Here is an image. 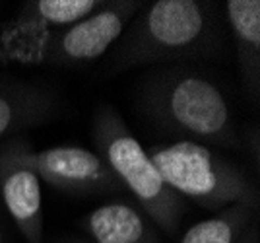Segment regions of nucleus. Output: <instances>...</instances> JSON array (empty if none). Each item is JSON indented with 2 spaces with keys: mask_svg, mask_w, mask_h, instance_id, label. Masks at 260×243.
<instances>
[{
  "mask_svg": "<svg viewBox=\"0 0 260 243\" xmlns=\"http://www.w3.org/2000/svg\"><path fill=\"white\" fill-rule=\"evenodd\" d=\"M91 136L98 156L113 175L136 197L140 210L165 232H175L183 216V197L169 187L146 148L130 133L111 105H101L91 123Z\"/></svg>",
  "mask_w": 260,
  "mask_h": 243,
  "instance_id": "nucleus-3",
  "label": "nucleus"
},
{
  "mask_svg": "<svg viewBox=\"0 0 260 243\" xmlns=\"http://www.w3.org/2000/svg\"><path fill=\"white\" fill-rule=\"evenodd\" d=\"M0 195L8 214L27 243H41V179L33 166L31 146L23 138L10 140L0 148Z\"/></svg>",
  "mask_w": 260,
  "mask_h": 243,
  "instance_id": "nucleus-6",
  "label": "nucleus"
},
{
  "mask_svg": "<svg viewBox=\"0 0 260 243\" xmlns=\"http://www.w3.org/2000/svg\"><path fill=\"white\" fill-rule=\"evenodd\" d=\"M225 14L237 49L241 76L249 88H256L260 74V2L228 0Z\"/></svg>",
  "mask_w": 260,
  "mask_h": 243,
  "instance_id": "nucleus-10",
  "label": "nucleus"
},
{
  "mask_svg": "<svg viewBox=\"0 0 260 243\" xmlns=\"http://www.w3.org/2000/svg\"><path fill=\"white\" fill-rule=\"evenodd\" d=\"M33 166L41 181L76 195L120 191L122 185L95 152L80 146H54L33 152Z\"/></svg>",
  "mask_w": 260,
  "mask_h": 243,
  "instance_id": "nucleus-7",
  "label": "nucleus"
},
{
  "mask_svg": "<svg viewBox=\"0 0 260 243\" xmlns=\"http://www.w3.org/2000/svg\"><path fill=\"white\" fill-rule=\"evenodd\" d=\"M254 204H233L217 216L194 224L183 235L181 243H237L239 235L250 222Z\"/></svg>",
  "mask_w": 260,
  "mask_h": 243,
  "instance_id": "nucleus-12",
  "label": "nucleus"
},
{
  "mask_svg": "<svg viewBox=\"0 0 260 243\" xmlns=\"http://www.w3.org/2000/svg\"><path fill=\"white\" fill-rule=\"evenodd\" d=\"M0 243H4V239H2V232H0Z\"/></svg>",
  "mask_w": 260,
  "mask_h": 243,
  "instance_id": "nucleus-13",
  "label": "nucleus"
},
{
  "mask_svg": "<svg viewBox=\"0 0 260 243\" xmlns=\"http://www.w3.org/2000/svg\"><path fill=\"white\" fill-rule=\"evenodd\" d=\"M70 243H82V241H70Z\"/></svg>",
  "mask_w": 260,
  "mask_h": 243,
  "instance_id": "nucleus-14",
  "label": "nucleus"
},
{
  "mask_svg": "<svg viewBox=\"0 0 260 243\" xmlns=\"http://www.w3.org/2000/svg\"><path fill=\"white\" fill-rule=\"evenodd\" d=\"M56 100L51 92L29 84H0V138L47 121Z\"/></svg>",
  "mask_w": 260,
  "mask_h": 243,
  "instance_id": "nucleus-9",
  "label": "nucleus"
},
{
  "mask_svg": "<svg viewBox=\"0 0 260 243\" xmlns=\"http://www.w3.org/2000/svg\"><path fill=\"white\" fill-rule=\"evenodd\" d=\"M163 181L179 197L202 208L219 210L233 204H256V191L245 173L194 140L146 148Z\"/></svg>",
  "mask_w": 260,
  "mask_h": 243,
  "instance_id": "nucleus-4",
  "label": "nucleus"
},
{
  "mask_svg": "<svg viewBox=\"0 0 260 243\" xmlns=\"http://www.w3.org/2000/svg\"><path fill=\"white\" fill-rule=\"evenodd\" d=\"M84 226L95 243H161L153 222L128 202H109L91 210Z\"/></svg>",
  "mask_w": 260,
  "mask_h": 243,
  "instance_id": "nucleus-8",
  "label": "nucleus"
},
{
  "mask_svg": "<svg viewBox=\"0 0 260 243\" xmlns=\"http://www.w3.org/2000/svg\"><path fill=\"white\" fill-rule=\"evenodd\" d=\"M103 4L101 0H29L22 6L20 18L58 34L82 22Z\"/></svg>",
  "mask_w": 260,
  "mask_h": 243,
  "instance_id": "nucleus-11",
  "label": "nucleus"
},
{
  "mask_svg": "<svg viewBox=\"0 0 260 243\" xmlns=\"http://www.w3.org/2000/svg\"><path fill=\"white\" fill-rule=\"evenodd\" d=\"M140 8L142 4L136 0L105 2L82 22L54 34L43 63L72 68L98 60L117 45Z\"/></svg>",
  "mask_w": 260,
  "mask_h": 243,
  "instance_id": "nucleus-5",
  "label": "nucleus"
},
{
  "mask_svg": "<svg viewBox=\"0 0 260 243\" xmlns=\"http://www.w3.org/2000/svg\"><path fill=\"white\" fill-rule=\"evenodd\" d=\"M144 109L171 133L200 142H235L233 113L216 84L188 70L159 72L142 89Z\"/></svg>",
  "mask_w": 260,
  "mask_h": 243,
  "instance_id": "nucleus-2",
  "label": "nucleus"
},
{
  "mask_svg": "<svg viewBox=\"0 0 260 243\" xmlns=\"http://www.w3.org/2000/svg\"><path fill=\"white\" fill-rule=\"evenodd\" d=\"M212 4L198 0H155L132 18L113 55V67L130 68L216 51Z\"/></svg>",
  "mask_w": 260,
  "mask_h": 243,
  "instance_id": "nucleus-1",
  "label": "nucleus"
}]
</instances>
